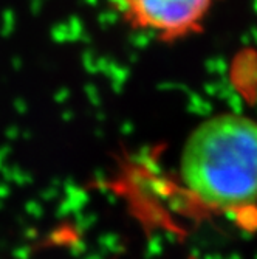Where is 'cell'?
Masks as SVG:
<instances>
[{"label": "cell", "instance_id": "cell-1", "mask_svg": "<svg viewBox=\"0 0 257 259\" xmlns=\"http://www.w3.org/2000/svg\"><path fill=\"white\" fill-rule=\"evenodd\" d=\"M178 174L203 208L237 213L257 205V121L222 112L200 123L184 141Z\"/></svg>", "mask_w": 257, "mask_h": 259}, {"label": "cell", "instance_id": "cell-2", "mask_svg": "<svg viewBox=\"0 0 257 259\" xmlns=\"http://www.w3.org/2000/svg\"><path fill=\"white\" fill-rule=\"evenodd\" d=\"M220 0H112L124 25L161 44L200 34Z\"/></svg>", "mask_w": 257, "mask_h": 259}]
</instances>
